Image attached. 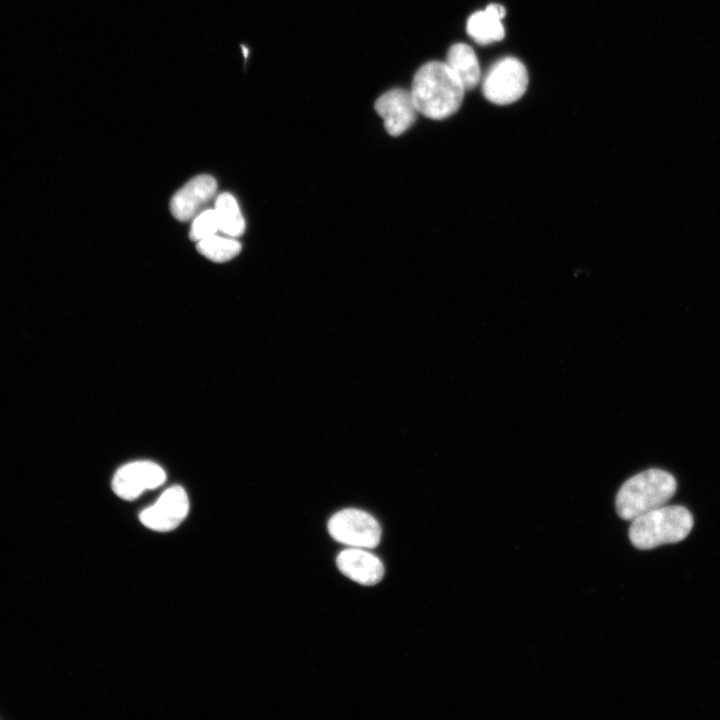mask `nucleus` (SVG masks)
Wrapping results in <instances>:
<instances>
[{
    "mask_svg": "<svg viewBox=\"0 0 720 720\" xmlns=\"http://www.w3.org/2000/svg\"><path fill=\"white\" fill-rule=\"evenodd\" d=\"M375 109L383 118L386 131L392 136L407 131L418 113L411 91L401 88L382 94L375 102Z\"/></svg>",
    "mask_w": 720,
    "mask_h": 720,
    "instance_id": "1a4fd4ad",
    "label": "nucleus"
},
{
    "mask_svg": "<svg viewBox=\"0 0 720 720\" xmlns=\"http://www.w3.org/2000/svg\"><path fill=\"white\" fill-rule=\"evenodd\" d=\"M445 63L460 80L465 90H471L478 85L481 70L477 56L469 45L465 43L452 45Z\"/></svg>",
    "mask_w": 720,
    "mask_h": 720,
    "instance_id": "f8f14e48",
    "label": "nucleus"
},
{
    "mask_svg": "<svg viewBox=\"0 0 720 720\" xmlns=\"http://www.w3.org/2000/svg\"><path fill=\"white\" fill-rule=\"evenodd\" d=\"M216 180L210 175H198L189 180L171 198L170 211L181 222L192 220L215 197Z\"/></svg>",
    "mask_w": 720,
    "mask_h": 720,
    "instance_id": "6e6552de",
    "label": "nucleus"
},
{
    "mask_svg": "<svg viewBox=\"0 0 720 720\" xmlns=\"http://www.w3.org/2000/svg\"><path fill=\"white\" fill-rule=\"evenodd\" d=\"M528 85V73L517 58L505 57L487 71L482 85L485 98L498 105L511 104L522 97Z\"/></svg>",
    "mask_w": 720,
    "mask_h": 720,
    "instance_id": "20e7f679",
    "label": "nucleus"
},
{
    "mask_svg": "<svg viewBox=\"0 0 720 720\" xmlns=\"http://www.w3.org/2000/svg\"><path fill=\"white\" fill-rule=\"evenodd\" d=\"M677 483L667 471L651 468L626 480L616 495V511L620 518H635L664 506L675 494Z\"/></svg>",
    "mask_w": 720,
    "mask_h": 720,
    "instance_id": "f03ea898",
    "label": "nucleus"
},
{
    "mask_svg": "<svg viewBox=\"0 0 720 720\" xmlns=\"http://www.w3.org/2000/svg\"><path fill=\"white\" fill-rule=\"evenodd\" d=\"M165 471L151 461H135L120 467L112 480L115 494L124 500H134L142 492L162 485Z\"/></svg>",
    "mask_w": 720,
    "mask_h": 720,
    "instance_id": "0eeeda50",
    "label": "nucleus"
},
{
    "mask_svg": "<svg viewBox=\"0 0 720 720\" xmlns=\"http://www.w3.org/2000/svg\"><path fill=\"white\" fill-rule=\"evenodd\" d=\"M339 570L362 585L378 583L384 575V566L365 548L349 547L339 553L336 560Z\"/></svg>",
    "mask_w": 720,
    "mask_h": 720,
    "instance_id": "9d476101",
    "label": "nucleus"
},
{
    "mask_svg": "<svg viewBox=\"0 0 720 720\" xmlns=\"http://www.w3.org/2000/svg\"><path fill=\"white\" fill-rule=\"evenodd\" d=\"M331 536L349 547L375 548L381 538L377 520L367 512L348 508L335 513L328 522Z\"/></svg>",
    "mask_w": 720,
    "mask_h": 720,
    "instance_id": "39448f33",
    "label": "nucleus"
},
{
    "mask_svg": "<svg viewBox=\"0 0 720 720\" xmlns=\"http://www.w3.org/2000/svg\"><path fill=\"white\" fill-rule=\"evenodd\" d=\"M189 500L181 486L165 490L158 500L140 513V521L151 530L167 532L177 528L186 518Z\"/></svg>",
    "mask_w": 720,
    "mask_h": 720,
    "instance_id": "423d86ee",
    "label": "nucleus"
},
{
    "mask_svg": "<svg viewBox=\"0 0 720 720\" xmlns=\"http://www.w3.org/2000/svg\"><path fill=\"white\" fill-rule=\"evenodd\" d=\"M410 91L418 113L441 120L457 112L465 89L446 63L432 61L418 69Z\"/></svg>",
    "mask_w": 720,
    "mask_h": 720,
    "instance_id": "f257e3e1",
    "label": "nucleus"
},
{
    "mask_svg": "<svg viewBox=\"0 0 720 720\" xmlns=\"http://www.w3.org/2000/svg\"><path fill=\"white\" fill-rule=\"evenodd\" d=\"M219 231L218 221L214 209H204L192 219L189 237L199 241Z\"/></svg>",
    "mask_w": 720,
    "mask_h": 720,
    "instance_id": "2eb2a0df",
    "label": "nucleus"
},
{
    "mask_svg": "<svg viewBox=\"0 0 720 720\" xmlns=\"http://www.w3.org/2000/svg\"><path fill=\"white\" fill-rule=\"evenodd\" d=\"M197 250L207 259L222 263L234 258L241 251V244L233 237L214 234L199 240Z\"/></svg>",
    "mask_w": 720,
    "mask_h": 720,
    "instance_id": "4468645a",
    "label": "nucleus"
},
{
    "mask_svg": "<svg viewBox=\"0 0 720 720\" xmlns=\"http://www.w3.org/2000/svg\"><path fill=\"white\" fill-rule=\"evenodd\" d=\"M505 14V8L502 5L489 4L485 10L477 11L468 18L467 33L480 45L500 41L505 36L501 22Z\"/></svg>",
    "mask_w": 720,
    "mask_h": 720,
    "instance_id": "9b49d317",
    "label": "nucleus"
},
{
    "mask_svg": "<svg viewBox=\"0 0 720 720\" xmlns=\"http://www.w3.org/2000/svg\"><path fill=\"white\" fill-rule=\"evenodd\" d=\"M693 524V516L685 507L664 505L632 520L629 539L638 549H653L684 540Z\"/></svg>",
    "mask_w": 720,
    "mask_h": 720,
    "instance_id": "7ed1b4c3",
    "label": "nucleus"
},
{
    "mask_svg": "<svg viewBox=\"0 0 720 720\" xmlns=\"http://www.w3.org/2000/svg\"><path fill=\"white\" fill-rule=\"evenodd\" d=\"M215 213L219 230L229 237H239L245 230V221L238 203L230 193H221L215 199Z\"/></svg>",
    "mask_w": 720,
    "mask_h": 720,
    "instance_id": "ddd939ff",
    "label": "nucleus"
}]
</instances>
